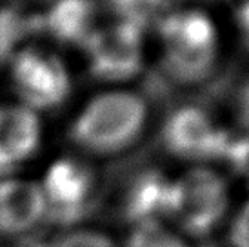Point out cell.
<instances>
[{
	"mask_svg": "<svg viewBox=\"0 0 249 247\" xmlns=\"http://www.w3.org/2000/svg\"><path fill=\"white\" fill-rule=\"evenodd\" d=\"M145 122V106L131 93H107L95 98L71 127L78 147L111 155L131 145Z\"/></svg>",
	"mask_w": 249,
	"mask_h": 247,
	"instance_id": "1",
	"label": "cell"
},
{
	"mask_svg": "<svg viewBox=\"0 0 249 247\" xmlns=\"http://www.w3.org/2000/svg\"><path fill=\"white\" fill-rule=\"evenodd\" d=\"M229 207V189L218 173L195 167L171 182L169 216L187 234L204 236L220 226Z\"/></svg>",
	"mask_w": 249,
	"mask_h": 247,
	"instance_id": "2",
	"label": "cell"
},
{
	"mask_svg": "<svg viewBox=\"0 0 249 247\" xmlns=\"http://www.w3.org/2000/svg\"><path fill=\"white\" fill-rule=\"evenodd\" d=\"M13 78L26 106L36 109L58 106L70 93V78L62 62L35 49H26L17 55Z\"/></svg>",
	"mask_w": 249,
	"mask_h": 247,
	"instance_id": "3",
	"label": "cell"
},
{
	"mask_svg": "<svg viewBox=\"0 0 249 247\" xmlns=\"http://www.w3.org/2000/svg\"><path fill=\"white\" fill-rule=\"evenodd\" d=\"M91 56V71L100 78L124 80L140 69V29L131 24H118L97 31L84 42Z\"/></svg>",
	"mask_w": 249,
	"mask_h": 247,
	"instance_id": "4",
	"label": "cell"
},
{
	"mask_svg": "<svg viewBox=\"0 0 249 247\" xmlns=\"http://www.w3.org/2000/svg\"><path fill=\"white\" fill-rule=\"evenodd\" d=\"M229 137L216 129L204 111L182 107L169 117L164 127V144L180 158L208 160L224 157Z\"/></svg>",
	"mask_w": 249,
	"mask_h": 247,
	"instance_id": "5",
	"label": "cell"
},
{
	"mask_svg": "<svg viewBox=\"0 0 249 247\" xmlns=\"http://www.w3.org/2000/svg\"><path fill=\"white\" fill-rule=\"evenodd\" d=\"M48 213L75 216L89 202L93 182L89 171L73 160H58L40 184Z\"/></svg>",
	"mask_w": 249,
	"mask_h": 247,
	"instance_id": "6",
	"label": "cell"
},
{
	"mask_svg": "<svg viewBox=\"0 0 249 247\" xmlns=\"http://www.w3.org/2000/svg\"><path fill=\"white\" fill-rule=\"evenodd\" d=\"M48 214L40 184L20 178L0 180V233L22 234Z\"/></svg>",
	"mask_w": 249,
	"mask_h": 247,
	"instance_id": "7",
	"label": "cell"
},
{
	"mask_svg": "<svg viewBox=\"0 0 249 247\" xmlns=\"http://www.w3.org/2000/svg\"><path fill=\"white\" fill-rule=\"evenodd\" d=\"M40 125L29 107H0V171H11L38 147Z\"/></svg>",
	"mask_w": 249,
	"mask_h": 247,
	"instance_id": "8",
	"label": "cell"
},
{
	"mask_svg": "<svg viewBox=\"0 0 249 247\" xmlns=\"http://www.w3.org/2000/svg\"><path fill=\"white\" fill-rule=\"evenodd\" d=\"M95 17L93 0H58L42 18V28L62 42H84L91 35Z\"/></svg>",
	"mask_w": 249,
	"mask_h": 247,
	"instance_id": "9",
	"label": "cell"
},
{
	"mask_svg": "<svg viewBox=\"0 0 249 247\" xmlns=\"http://www.w3.org/2000/svg\"><path fill=\"white\" fill-rule=\"evenodd\" d=\"M169 196H171V182L153 173L142 176L131 189L127 204L135 224L162 222V218L169 216Z\"/></svg>",
	"mask_w": 249,
	"mask_h": 247,
	"instance_id": "10",
	"label": "cell"
},
{
	"mask_svg": "<svg viewBox=\"0 0 249 247\" xmlns=\"http://www.w3.org/2000/svg\"><path fill=\"white\" fill-rule=\"evenodd\" d=\"M162 36L169 44H182L189 48H214V29L209 18L202 13L171 15L160 26Z\"/></svg>",
	"mask_w": 249,
	"mask_h": 247,
	"instance_id": "11",
	"label": "cell"
},
{
	"mask_svg": "<svg viewBox=\"0 0 249 247\" xmlns=\"http://www.w3.org/2000/svg\"><path fill=\"white\" fill-rule=\"evenodd\" d=\"M214 62V48H189L182 44L167 46L166 68L178 82H196L209 73Z\"/></svg>",
	"mask_w": 249,
	"mask_h": 247,
	"instance_id": "12",
	"label": "cell"
},
{
	"mask_svg": "<svg viewBox=\"0 0 249 247\" xmlns=\"http://www.w3.org/2000/svg\"><path fill=\"white\" fill-rule=\"evenodd\" d=\"M36 28H42V18L26 17L15 7L2 9L0 11V58H7L13 53L15 46Z\"/></svg>",
	"mask_w": 249,
	"mask_h": 247,
	"instance_id": "13",
	"label": "cell"
},
{
	"mask_svg": "<svg viewBox=\"0 0 249 247\" xmlns=\"http://www.w3.org/2000/svg\"><path fill=\"white\" fill-rule=\"evenodd\" d=\"M125 247H187V244L164 222H142L133 226Z\"/></svg>",
	"mask_w": 249,
	"mask_h": 247,
	"instance_id": "14",
	"label": "cell"
},
{
	"mask_svg": "<svg viewBox=\"0 0 249 247\" xmlns=\"http://www.w3.org/2000/svg\"><path fill=\"white\" fill-rule=\"evenodd\" d=\"M109 4L125 24L142 29V26L162 9L166 0H109Z\"/></svg>",
	"mask_w": 249,
	"mask_h": 247,
	"instance_id": "15",
	"label": "cell"
},
{
	"mask_svg": "<svg viewBox=\"0 0 249 247\" xmlns=\"http://www.w3.org/2000/svg\"><path fill=\"white\" fill-rule=\"evenodd\" d=\"M55 247H117L107 234L93 229H78L64 234Z\"/></svg>",
	"mask_w": 249,
	"mask_h": 247,
	"instance_id": "16",
	"label": "cell"
},
{
	"mask_svg": "<svg viewBox=\"0 0 249 247\" xmlns=\"http://www.w3.org/2000/svg\"><path fill=\"white\" fill-rule=\"evenodd\" d=\"M229 240L233 247H249V202L233 220Z\"/></svg>",
	"mask_w": 249,
	"mask_h": 247,
	"instance_id": "17",
	"label": "cell"
},
{
	"mask_svg": "<svg viewBox=\"0 0 249 247\" xmlns=\"http://www.w3.org/2000/svg\"><path fill=\"white\" fill-rule=\"evenodd\" d=\"M238 22H240V28L244 31L246 42L249 44V0H244L240 9H238Z\"/></svg>",
	"mask_w": 249,
	"mask_h": 247,
	"instance_id": "18",
	"label": "cell"
},
{
	"mask_svg": "<svg viewBox=\"0 0 249 247\" xmlns=\"http://www.w3.org/2000/svg\"><path fill=\"white\" fill-rule=\"evenodd\" d=\"M240 118L249 127V84L244 88L242 96H240Z\"/></svg>",
	"mask_w": 249,
	"mask_h": 247,
	"instance_id": "19",
	"label": "cell"
}]
</instances>
